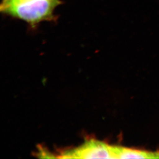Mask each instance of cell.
I'll list each match as a JSON object with an SVG mask.
<instances>
[{
  "label": "cell",
  "instance_id": "obj_2",
  "mask_svg": "<svg viewBox=\"0 0 159 159\" xmlns=\"http://www.w3.org/2000/svg\"><path fill=\"white\" fill-rule=\"evenodd\" d=\"M60 158L114 159V157L112 150V146L108 145L96 140H91L86 142L77 148L63 152Z\"/></svg>",
  "mask_w": 159,
  "mask_h": 159
},
{
  "label": "cell",
  "instance_id": "obj_3",
  "mask_svg": "<svg viewBox=\"0 0 159 159\" xmlns=\"http://www.w3.org/2000/svg\"><path fill=\"white\" fill-rule=\"evenodd\" d=\"M114 159H159V152L136 150L119 146H112Z\"/></svg>",
  "mask_w": 159,
  "mask_h": 159
},
{
  "label": "cell",
  "instance_id": "obj_4",
  "mask_svg": "<svg viewBox=\"0 0 159 159\" xmlns=\"http://www.w3.org/2000/svg\"><path fill=\"white\" fill-rule=\"evenodd\" d=\"M24 1H25V0H2L1 4L0 5V7L7 6L9 5L19 3V2Z\"/></svg>",
  "mask_w": 159,
  "mask_h": 159
},
{
  "label": "cell",
  "instance_id": "obj_1",
  "mask_svg": "<svg viewBox=\"0 0 159 159\" xmlns=\"http://www.w3.org/2000/svg\"><path fill=\"white\" fill-rule=\"evenodd\" d=\"M61 3L60 0H25L0 7V11L35 27L41 22L54 21L56 19L54 11Z\"/></svg>",
  "mask_w": 159,
  "mask_h": 159
}]
</instances>
